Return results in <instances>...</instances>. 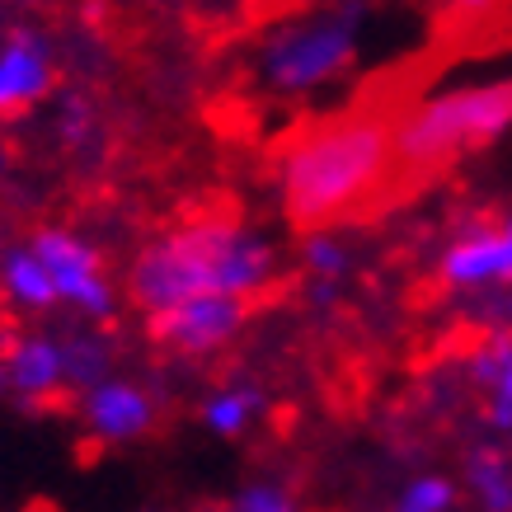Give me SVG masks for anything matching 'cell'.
Instances as JSON below:
<instances>
[{
  "instance_id": "6da1fadb",
  "label": "cell",
  "mask_w": 512,
  "mask_h": 512,
  "mask_svg": "<svg viewBox=\"0 0 512 512\" xmlns=\"http://www.w3.org/2000/svg\"><path fill=\"white\" fill-rule=\"evenodd\" d=\"M278 278V249L235 217H188L151 235L127 264V296L141 311H165L184 296H254Z\"/></svg>"
},
{
  "instance_id": "9c48e42d",
  "label": "cell",
  "mask_w": 512,
  "mask_h": 512,
  "mask_svg": "<svg viewBox=\"0 0 512 512\" xmlns=\"http://www.w3.org/2000/svg\"><path fill=\"white\" fill-rule=\"evenodd\" d=\"M437 278L456 292H494L512 282V217L470 226L437 254Z\"/></svg>"
},
{
  "instance_id": "8992f818",
  "label": "cell",
  "mask_w": 512,
  "mask_h": 512,
  "mask_svg": "<svg viewBox=\"0 0 512 512\" xmlns=\"http://www.w3.org/2000/svg\"><path fill=\"white\" fill-rule=\"evenodd\" d=\"M249 311H254V301H245V296L198 292V296H184V301L165 306V311L146 315V334H151L165 353L212 357V353H221L226 343L240 339V329L249 325Z\"/></svg>"
},
{
  "instance_id": "5b68a950",
  "label": "cell",
  "mask_w": 512,
  "mask_h": 512,
  "mask_svg": "<svg viewBox=\"0 0 512 512\" xmlns=\"http://www.w3.org/2000/svg\"><path fill=\"white\" fill-rule=\"evenodd\" d=\"M29 245L38 249V259L52 273V287H57V301L71 306L80 320H109L118 306H113V278L104 254L85 240L71 226H38L29 235Z\"/></svg>"
},
{
  "instance_id": "d6986e66",
  "label": "cell",
  "mask_w": 512,
  "mask_h": 512,
  "mask_svg": "<svg viewBox=\"0 0 512 512\" xmlns=\"http://www.w3.org/2000/svg\"><path fill=\"white\" fill-rule=\"evenodd\" d=\"M503 292H508V296H503V320H508V329H512V282L503 287Z\"/></svg>"
},
{
  "instance_id": "7c38bea8",
  "label": "cell",
  "mask_w": 512,
  "mask_h": 512,
  "mask_svg": "<svg viewBox=\"0 0 512 512\" xmlns=\"http://www.w3.org/2000/svg\"><path fill=\"white\" fill-rule=\"evenodd\" d=\"M268 409V395L254 381H221L202 395L198 404V423L202 433L221 437V442H235V437H245L254 423L264 419Z\"/></svg>"
},
{
  "instance_id": "8fae6325",
  "label": "cell",
  "mask_w": 512,
  "mask_h": 512,
  "mask_svg": "<svg viewBox=\"0 0 512 512\" xmlns=\"http://www.w3.org/2000/svg\"><path fill=\"white\" fill-rule=\"evenodd\" d=\"M0 296L15 306L19 315H47L57 311V287H52V273L38 259V249L24 240V245H5L0 249Z\"/></svg>"
},
{
  "instance_id": "52a82bcc",
  "label": "cell",
  "mask_w": 512,
  "mask_h": 512,
  "mask_svg": "<svg viewBox=\"0 0 512 512\" xmlns=\"http://www.w3.org/2000/svg\"><path fill=\"white\" fill-rule=\"evenodd\" d=\"M71 386L66 339L43 329H19L0 339V395L19 409H43Z\"/></svg>"
},
{
  "instance_id": "2e32d148",
  "label": "cell",
  "mask_w": 512,
  "mask_h": 512,
  "mask_svg": "<svg viewBox=\"0 0 512 512\" xmlns=\"http://www.w3.org/2000/svg\"><path fill=\"white\" fill-rule=\"evenodd\" d=\"M301 264H306V273L320 282H343L348 268H353V249L343 245L329 226H315V231L301 240Z\"/></svg>"
},
{
  "instance_id": "3957f363",
  "label": "cell",
  "mask_w": 512,
  "mask_h": 512,
  "mask_svg": "<svg viewBox=\"0 0 512 512\" xmlns=\"http://www.w3.org/2000/svg\"><path fill=\"white\" fill-rule=\"evenodd\" d=\"M512 132V80H484V85H451L395 123V160L409 170H437L447 160L480 151L489 141Z\"/></svg>"
},
{
  "instance_id": "9a60e30c",
  "label": "cell",
  "mask_w": 512,
  "mask_h": 512,
  "mask_svg": "<svg viewBox=\"0 0 512 512\" xmlns=\"http://www.w3.org/2000/svg\"><path fill=\"white\" fill-rule=\"evenodd\" d=\"M456 503H461V489H456V480H447V475H414V480L400 484V494L390 498L386 512H456Z\"/></svg>"
},
{
  "instance_id": "ac0fdd59",
  "label": "cell",
  "mask_w": 512,
  "mask_h": 512,
  "mask_svg": "<svg viewBox=\"0 0 512 512\" xmlns=\"http://www.w3.org/2000/svg\"><path fill=\"white\" fill-rule=\"evenodd\" d=\"M62 137H66V141H80V137H85V113H80L76 104L62 113Z\"/></svg>"
},
{
  "instance_id": "ba28073f",
  "label": "cell",
  "mask_w": 512,
  "mask_h": 512,
  "mask_svg": "<svg viewBox=\"0 0 512 512\" xmlns=\"http://www.w3.org/2000/svg\"><path fill=\"white\" fill-rule=\"evenodd\" d=\"M160 423V400L137 376L104 372L80 390V428L99 447H132Z\"/></svg>"
},
{
  "instance_id": "277c9868",
  "label": "cell",
  "mask_w": 512,
  "mask_h": 512,
  "mask_svg": "<svg viewBox=\"0 0 512 512\" xmlns=\"http://www.w3.org/2000/svg\"><path fill=\"white\" fill-rule=\"evenodd\" d=\"M362 47V10L339 5V10H315V15H296L287 24L264 33L254 71L259 85L273 94H315L334 85V80L357 62Z\"/></svg>"
},
{
  "instance_id": "ffe728a7",
  "label": "cell",
  "mask_w": 512,
  "mask_h": 512,
  "mask_svg": "<svg viewBox=\"0 0 512 512\" xmlns=\"http://www.w3.org/2000/svg\"><path fill=\"white\" fill-rule=\"evenodd\" d=\"M451 5H461V10H484L489 0H451Z\"/></svg>"
},
{
  "instance_id": "7a4b0ae2",
  "label": "cell",
  "mask_w": 512,
  "mask_h": 512,
  "mask_svg": "<svg viewBox=\"0 0 512 512\" xmlns=\"http://www.w3.org/2000/svg\"><path fill=\"white\" fill-rule=\"evenodd\" d=\"M390 160L395 127H386L376 113H329L287 137L278 151L273 179L282 212L306 231L348 217L386 184Z\"/></svg>"
},
{
  "instance_id": "30bf717a",
  "label": "cell",
  "mask_w": 512,
  "mask_h": 512,
  "mask_svg": "<svg viewBox=\"0 0 512 512\" xmlns=\"http://www.w3.org/2000/svg\"><path fill=\"white\" fill-rule=\"evenodd\" d=\"M52 47L43 33L15 29L0 38V118H19V113L38 109L52 94Z\"/></svg>"
},
{
  "instance_id": "4fadbf2b",
  "label": "cell",
  "mask_w": 512,
  "mask_h": 512,
  "mask_svg": "<svg viewBox=\"0 0 512 512\" xmlns=\"http://www.w3.org/2000/svg\"><path fill=\"white\" fill-rule=\"evenodd\" d=\"M470 376L489 395V423L512 433V334H498V339L480 343L470 353Z\"/></svg>"
},
{
  "instance_id": "44dd1931",
  "label": "cell",
  "mask_w": 512,
  "mask_h": 512,
  "mask_svg": "<svg viewBox=\"0 0 512 512\" xmlns=\"http://www.w3.org/2000/svg\"><path fill=\"white\" fill-rule=\"evenodd\" d=\"M10 174V151H5V141H0V179Z\"/></svg>"
},
{
  "instance_id": "e0dca14e",
  "label": "cell",
  "mask_w": 512,
  "mask_h": 512,
  "mask_svg": "<svg viewBox=\"0 0 512 512\" xmlns=\"http://www.w3.org/2000/svg\"><path fill=\"white\" fill-rule=\"evenodd\" d=\"M221 512H306L301 508V498L287 489V484H278V480H249V484H240L231 494V503Z\"/></svg>"
},
{
  "instance_id": "5bb4252c",
  "label": "cell",
  "mask_w": 512,
  "mask_h": 512,
  "mask_svg": "<svg viewBox=\"0 0 512 512\" xmlns=\"http://www.w3.org/2000/svg\"><path fill=\"white\" fill-rule=\"evenodd\" d=\"M466 489L480 512H512V461L498 447H480L466 461Z\"/></svg>"
}]
</instances>
